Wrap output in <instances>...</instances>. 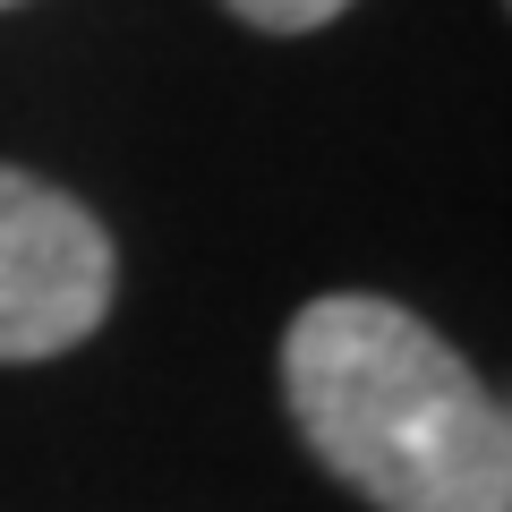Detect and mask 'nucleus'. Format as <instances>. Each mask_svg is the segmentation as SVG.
<instances>
[{
    "mask_svg": "<svg viewBox=\"0 0 512 512\" xmlns=\"http://www.w3.org/2000/svg\"><path fill=\"white\" fill-rule=\"evenodd\" d=\"M299 436L376 512H512V427L436 325L376 291H325L282 333Z\"/></svg>",
    "mask_w": 512,
    "mask_h": 512,
    "instance_id": "1",
    "label": "nucleus"
},
{
    "mask_svg": "<svg viewBox=\"0 0 512 512\" xmlns=\"http://www.w3.org/2000/svg\"><path fill=\"white\" fill-rule=\"evenodd\" d=\"M111 231L35 171L0 163V367L60 359L111 316Z\"/></svg>",
    "mask_w": 512,
    "mask_h": 512,
    "instance_id": "2",
    "label": "nucleus"
},
{
    "mask_svg": "<svg viewBox=\"0 0 512 512\" xmlns=\"http://www.w3.org/2000/svg\"><path fill=\"white\" fill-rule=\"evenodd\" d=\"M248 26H265V35H308V26H333L350 9V0H231Z\"/></svg>",
    "mask_w": 512,
    "mask_h": 512,
    "instance_id": "3",
    "label": "nucleus"
},
{
    "mask_svg": "<svg viewBox=\"0 0 512 512\" xmlns=\"http://www.w3.org/2000/svg\"><path fill=\"white\" fill-rule=\"evenodd\" d=\"M0 9H9V0H0Z\"/></svg>",
    "mask_w": 512,
    "mask_h": 512,
    "instance_id": "4",
    "label": "nucleus"
}]
</instances>
